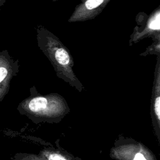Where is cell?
Masks as SVG:
<instances>
[{
  "instance_id": "1",
  "label": "cell",
  "mask_w": 160,
  "mask_h": 160,
  "mask_svg": "<svg viewBox=\"0 0 160 160\" xmlns=\"http://www.w3.org/2000/svg\"><path fill=\"white\" fill-rule=\"evenodd\" d=\"M136 26L130 36L129 45L151 38L152 41L160 39V6H158L149 15L144 12L136 16Z\"/></svg>"
},
{
  "instance_id": "2",
  "label": "cell",
  "mask_w": 160,
  "mask_h": 160,
  "mask_svg": "<svg viewBox=\"0 0 160 160\" xmlns=\"http://www.w3.org/2000/svg\"><path fill=\"white\" fill-rule=\"evenodd\" d=\"M111 0H80L69 18V22L92 20L99 15Z\"/></svg>"
},
{
  "instance_id": "3",
  "label": "cell",
  "mask_w": 160,
  "mask_h": 160,
  "mask_svg": "<svg viewBox=\"0 0 160 160\" xmlns=\"http://www.w3.org/2000/svg\"><path fill=\"white\" fill-rule=\"evenodd\" d=\"M18 69V61H14L8 50L0 51V101L7 93L8 85Z\"/></svg>"
},
{
  "instance_id": "4",
  "label": "cell",
  "mask_w": 160,
  "mask_h": 160,
  "mask_svg": "<svg viewBox=\"0 0 160 160\" xmlns=\"http://www.w3.org/2000/svg\"><path fill=\"white\" fill-rule=\"evenodd\" d=\"M48 106V101L43 97L32 99L28 103V109L32 112H39L45 110Z\"/></svg>"
},
{
  "instance_id": "5",
  "label": "cell",
  "mask_w": 160,
  "mask_h": 160,
  "mask_svg": "<svg viewBox=\"0 0 160 160\" xmlns=\"http://www.w3.org/2000/svg\"><path fill=\"white\" fill-rule=\"evenodd\" d=\"M154 112L158 120L160 118V98L158 96L154 102Z\"/></svg>"
},
{
  "instance_id": "6",
  "label": "cell",
  "mask_w": 160,
  "mask_h": 160,
  "mask_svg": "<svg viewBox=\"0 0 160 160\" xmlns=\"http://www.w3.org/2000/svg\"><path fill=\"white\" fill-rule=\"evenodd\" d=\"M47 158L48 160H66L64 158L57 154H49Z\"/></svg>"
},
{
  "instance_id": "7",
  "label": "cell",
  "mask_w": 160,
  "mask_h": 160,
  "mask_svg": "<svg viewBox=\"0 0 160 160\" xmlns=\"http://www.w3.org/2000/svg\"><path fill=\"white\" fill-rule=\"evenodd\" d=\"M134 160H146V159L141 153L139 152L135 155Z\"/></svg>"
},
{
  "instance_id": "8",
  "label": "cell",
  "mask_w": 160,
  "mask_h": 160,
  "mask_svg": "<svg viewBox=\"0 0 160 160\" xmlns=\"http://www.w3.org/2000/svg\"><path fill=\"white\" fill-rule=\"evenodd\" d=\"M6 1V0H0V7L2 6Z\"/></svg>"
},
{
  "instance_id": "9",
  "label": "cell",
  "mask_w": 160,
  "mask_h": 160,
  "mask_svg": "<svg viewBox=\"0 0 160 160\" xmlns=\"http://www.w3.org/2000/svg\"><path fill=\"white\" fill-rule=\"evenodd\" d=\"M58 0H52V2H56V1H58Z\"/></svg>"
}]
</instances>
